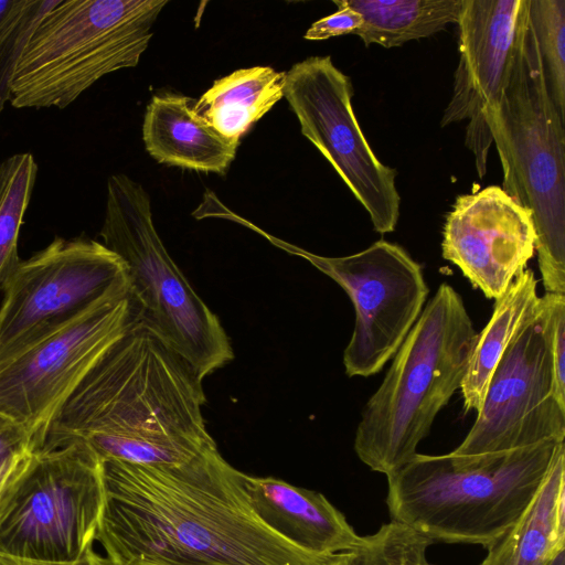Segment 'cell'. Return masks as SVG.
<instances>
[{"label": "cell", "instance_id": "11", "mask_svg": "<svg viewBox=\"0 0 565 565\" xmlns=\"http://www.w3.org/2000/svg\"><path fill=\"white\" fill-rule=\"evenodd\" d=\"M126 289V266L103 243L56 237L21 260L3 289L0 361Z\"/></svg>", "mask_w": 565, "mask_h": 565}, {"label": "cell", "instance_id": "12", "mask_svg": "<svg viewBox=\"0 0 565 565\" xmlns=\"http://www.w3.org/2000/svg\"><path fill=\"white\" fill-rule=\"evenodd\" d=\"M284 97L299 120L301 134L364 206L374 231L393 232L401 204L396 171L380 161L363 135L352 106L351 78L329 55L311 56L286 72Z\"/></svg>", "mask_w": 565, "mask_h": 565}, {"label": "cell", "instance_id": "25", "mask_svg": "<svg viewBox=\"0 0 565 565\" xmlns=\"http://www.w3.org/2000/svg\"><path fill=\"white\" fill-rule=\"evenodd\" d=\"M61 0H15L0 24V115L10 100L15 67L31 34Z\"/></svg>", "mask_w": 565, "mask_h": 565}, {"label": "cell", "instance_id": "24", "mask_svg": "<svg viewBox=\"0 0 565 565\" xmlns=\"http://www.w3.org/2000/svg\"><path fill=\"white\" fill-rule=\"evenodd\" d=\"M433 543L413 527L392 520L363 536L359 547L350 553L349 565H433L426 555Z\"/></svg>", "mask_w": 565, "mask_h": 565}, {"label": "cell", "instance_id": "13", "mask_svg": "<svg viewBox=\"0 0 565 565\" xmlns=\"http://www.w3.org/2000/svg\"><path fill=\"white\" fill-rule=\"evenodd\" d=\"M565 440L543 319L520 331L498 363L476 420L452 452L471 456Z\"/></svg>", "mask_w": 565, "mask_h": 565}, {"label": "cell", "instance_id": "28", "mask_svg": "<svg viewBox=\"0 0 565 565\" xmlns=\"http://www.w3.org/2000/svg\"><path fill=\"white\" fill-rule=\"evenodd\" d=\"M338 11L313 22L305 33V39L318 41L353 34L362 25V17L343 0H334Z\"/></svg>", "mask_w": 565, "mask_h": 565}, {"label": "cell", "instance_id": "9", "mask_svg": "<svg viewBox=\"0 0 565 565\" xmlns=\"http://www.w3.org/2000/svg\"><path fill=\"white\" fill-rule=\"evenodd\" d=\"M234 221L305 258L347 292L355 322L343 352L345 374L369 377L379 373L397 352L426 305L429 288L422 265L401 245L385 239L349 256L326 257L276 238L238 215Z\"/></svg>", "mask_w": 565, "mask_h": 565}, {"label": "cell", "instance_id": "14", "mask_svg": "<svg viewBox=\"0 0 565 565\" xmlns=\"http://www.w3.org/2000/svg\"><path fill=\"white\" fill-rule=\"evenodd\" d=\"M527 17V0H462L458 24L459 62L441 126L467 120L466 146L479 178L487 173L492 138L486 114L507 84Z\"/></svg>", "mask_w": 565, "mask_h": 565}, {"label": "cell", "instance_id": "17", "mask_svg": "<svg viewBox=\"0 0 565 565\" xmlns=\"http://www.w3.org/2000/svg\"><path fill=\"white\" fill-rule=\"evenodd\" d=\"M192 106L183 95H154L143 118L145 147L160 163L224 174L239 142L218 134Z\"/></svg>", "mask_w": 565, "mask_h": 565}, {"label": "cell", "instance_id": "7", "mask_svg": "<svg viewBox=\"0 0 565 565\" xmlns=\"http://www.w3.org/2000/svg\"><path fill=\"white\" fill-rule=\"evenodd\" d=\"M100 236L126 266L139 321L201 380L234 359L218 317L194 291L159 237L148 193L125 174L108 179Z\"/></svg>", "mask_w": 565, "mask_h": 565}, {"label": "cell", "instance_id": "22", "mask_svg": "<svg viewBox=\"0 0 565 565\" xmlns=\"http://www.w3.org/2000/svg\"><path fill=\"white\" fill-rule=\"evenodd\" d=\"M38 173L31 153H17L0 163V290L20 264L18 241Z\"/></svg>", "mask_w": 565, "mask_h": 565}, {"label": "cell", "instance_id": "21", "mask_svg": "<svg viewBox=\"0 0 565 565\" xmlns=\"http://www.w3.org/2000/svg\"><path fill=\"white\" fill-rule=\"evenodd\" d=\"M359 12L362 25L353 33L366 46H401L457 23L462 0H343Z\"/></svg>", "mask_w": 565, "mask_h": 565}, {"label": "cell", "instance_id": "4", "mask_svg": "<svg viewBox=\"0 0 565 565\" xmlns=\"http://www.w3.org/2000/svg\"><path fill=\"white\" fill-rule=\"evenodd\" d=\"M477 333L461 296L439 285L362 409L354 450L371 470L387 477L417 454L461 387Z\"/></svg>", "mask_w": 565, "mask_h": 565}, {"label": "cell", "instance_id": "16", "mask_svg": "<svg viewBox=\"0 0 565 565\" xmlns=\"http://www.w3.org/2000/svg\"><path fill=\"white\" fill-rule=\"evenodd\" d=\"M244 483L250 505L263 524L301 551L340 555L355 551L363 541L320 492L273 477L246 473Z\"/></svg>", "mask_w": 565, "mask_h": 565}, {"label": "cell", "instance_id": "18", "mask_svg": "<svg viewBox=\"0 0 565 565\" xmlns=\"http://www.w3.org/2000/svg\"><path fill=\"white\" fill-rule=\"evenodd\" d=\"M487 548L480 565H550L565 552V444L520 518Z\"/></svg>", "mask_w": 565, "mask_h": 565}, {"label": "cell", "instance_id": "20", "mask_svg": "<svg viewBox=\"0 0 565 565\" xmlns=\"http://www.w3.org/2000/svg\"><path fill=\"white\" fill-rule=\"evenodd\" d=\"M285 76L269 66L234 71L216 79L192 109L218 134L239 142L284 97Z\"/></svg>", "mask_w": 565, "mask_h": 565}, {"label": "cell", "instance_id": "8", "mask_svg": "<svg viewBox=\"0 0 565 565\" xmlns=\"http://www.w3.org/2000/svg\"><path fill=\"white\" fill-rule=\"evenodd\" d=\"M103 504L102 460L87 445L39 449L0 497V553L76 561L96 541Z\"/></svg>", "mask_w": 565, "mask_h": 565}, {"label": "cell", "instance_id": "1", "mask_svg": "<svg viewBox=\"0 0 565 565\" xmlns=\"http://www.w3.org/2000/svg\"><path fill=\"white\" fill-rule=\"evenodd\" d=\"M245 473L217 448L177 466L102 460L96 541L117 565H329L255 514Z\"/></svg>", "mask_w": 565, "mask_h": 565}, {"label": "cell", "instance_id": "15", "mask_svg": "<svg viewBox=\"0 0 565 565\" xmlns=\"http://www.w3.org/2000/svg\"><path fill=\"white\" fill-rule=\"evenodd\" d=\"M531 214L501 186L457 196L443 227V257L473 288L498 299L535 252Z\"/></svg>", "mask_w": 565, "mask_h": 565}, {"label": "cell", "instance_id": "10", "mask_svg": "<svg viewBox=\"0 0 565 565\" xmlns=\"http://www.w3.org/2000/svg\"><path fill=\"white\" fill-rule=\"evenodd\" d=\"M137 318L129 290H121L1 360L0 413L22 425L41 449L55 414Z\"/></svg>", "mask_w": 565, "mask_h": 565}, {"label": "cell", "instance_id": "31", "mask_svg": "<svg viewBox=\"0 0 565 565\" xmlns=\"http://www.w3.org/2000/svg\"><path fill=\"white\" fill-rule=\"evenodd\" d=\"M350 563V553L341 554L335 561H333L329 565H349Z\"/></svg>", "mask_w": 565, "mask_h": 565}, {"label": "cell", "instance_id": "5", "mask_svg": "<svg viewBox=\"0 0 565 565\" xmlns=\"http://www.w3.org/2000/svg\"><path fill=\"white\" fill-rule=\"evenodd\" d=\"M486 124L502 166L501 189L531 214L545 291L565 295V119L548 93L529 10Z\"/></svg>", "mask_w": 565, "mask_h": 565}, {"label": "cell", "instance_id": "27", "mask_svg": "<svg viewBox=\"0 0 565 565\" xmlns=\"http://www.w3.org/2000/svg\"><path fill=\"white\" fill-rule=\"evenodd\" d=\"M540 311L548 344L557 401L565 407V295L545 292Z\"/></svg>", "mask_w": 565, "mask_h": 565}, {"label": "cell", "instance_id": "29", "mask_svg": "<svg viewBox=\"0 0 565 565\" xmlns=\"http://www.w3.org/2000/svg\"><path fill=\"white\" fill-rule=\"evenodd\" d=\"M0 565H117L107 555L103 556L94 547L73 562H44L13 557L0 553Z\"/></svg>", "mask_w": 565, "mask_h": 565}, {"label": "cell", "instance_id": "26", "mask_svg": "<svg viewBox=\"0 0 565 565\" xmlns=\"http://www.w3.org/2000/svg\"><path fill=\"white\" fill-rule=\"evenodd\" d=\"M36 450L33 436L0 413V497L23 472Z\"/></svg>", "mask_w": 565, "mask_h": 565}, {"label": "cell", "instance_id": "6", "mask_svg": "<svg viewBox=\"0 0 565 565\" xmlns=\"http://www.w3.org/2000/svg\"><path fill=\"white\" fill-rule=\"evenodd\" d=\"M168 0H61L38 24L11 82L15 108H65L103 76L138 65Z\"/></svg>", "mask_w": 565, "mask_h": 565}, {"label": "cell", "instance_id": "19", "mask_svg": "<svg viewBox=\"0 0 565 565\" xmlns=\"http://www.w3.org/2000/svg\"><path fill=\"white\" fill-rule=\"evenodd\" d=\"M540 299L534 271L524 269L494 300L491 318L477 333L460 387L465 413L480 411L498 363L520 331L537 315Z\"/></svg>", "mask_w": 565, "mask_h": 565}, {"label": "cell", "instance_id": "3", "mask_svg": "<svg viewBox=\"0 0 565 565\" xmlns=\"http://www.w3.org/2000/svg\"><path fill=\"white\" fill-rule=\"evenodd\" d=\"M564 443V441H563ZM559 443L482 455L416 454L387 476L393 521L429 540L488 546L524 512Z\"/></svg>", "mask_w": 565, "mask_h": 565}, {"label": "cell", "instance_id": "23", "mask_svg": "<svg viewBox=\"0 0 565 565\" xmlns=\"http://www.w3.org/2000/svg\"><path fill=\"white\" fill-rule=\"evenodd\" d=\"M527 10L548 93L565 119V0H527Z\"/></svg>", "mask_w": 565, "mask_h": 565}, {"label": "cell", "instance_id": "30", "mask_svg": "<svg viewBox=\"0 0 565 565\" xmlns=\"http://www.w3.org/2000/svg\"><path fill=\"white\" fill-rule=\"evenodd\" d=\"M15 0H0V24L6 19Z\"/></svg>", "mask_w": 565, "mask_h": 565}, {"label": "cell", "instance_id": "2", "mask_svg": "<svg viewBox=\"0 0 565 565\" xmlns=\"http://www.w3.org/2000/svg\"><path fill=\"white\" fill-rule=\"evenodd\" d=\"M202 381L137 318L55 414L41 449L81 441L100 460L185 463L217 448L202 414Z\"/></svg>", "mask_w": 565, "mask_h": 565}, {"label": "cell", "instance_id": "32", "mask_svg": "<svg viewBox=\"0 0 565 565\" xmlns=\"http://www.w3.org/2000/svg\"><path fill=\"white\" fill-rule=\"evenodd\" d=\"M550 565H565V552L561 553Z\"/></svg>", "mask_w": 565, "mask_h": 565}]
</instances>
